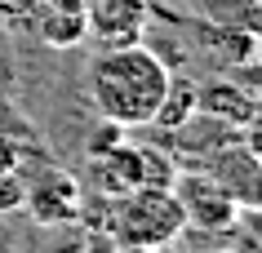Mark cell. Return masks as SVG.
Returning a JSON list of instances; mask_svg holds the SVG:
<instances>
[{
	"mask_svg": "<svg viewBox=\"0 0 262 253\" xmlns=\"http://www.w3.org/2000/svg\"><path fill=\"white\" fill-rule=\"evenodd\" d=\"M169 76L173 71L142 40L98 49V58L89 62V102L116 129H147L169 89Z\"/></svg>",
	"mask_w": 262,
	"mask_h": 253,
	"instance_id": "cell-1",
	"label": "cell"
},
{
	"mask_svg": "<svg viewBox=\"0 0 262 253\" xmlns=\"http://www.w3.org/2000/svg\"><path fill=\"white\" fill-rule=\"evenodd\" d=\"M107 226L124 249H165L187 231V218L173 187H134L111 200Z\"/></svg>",
	"mask_w": 262,
	"mask_h": 253,
	"instance_id": "cell-2",
	"label": "cell"
},
{
	"mask_svg": "<svg viewBox=\"0 0 262 253\" xmlns=\"http://www.w3.org/2000/svg\"><path fill=\"white\" fill-rule=\"evenodd\" d=\"M89 178H94V191L116 200L124 191H134V187H173L178 165H173V155L156 151V147H124V142H116V147L94 155Z\"/></svg>",
	"mask_w": 262,
	"mask_h": 253,
	"instance_id": "cell-3",
	"label": "cell"
},
{
	"mask_svg": "<svg viewBox=\"0 0 262 253\" xmlns=\"http://www.w3.org/2000/svg\"><path fill=\"white\" fill-rule=\"evenodd\" d=\"M195 169H205L213 182L227 187V196L240 209H258V200H262V160H258V147L245 142V133L231 138V142H222V147H213Z\"/></svg>",
	"mask_w": 262,
	"mask_h": 253,
	"instance_id": "cell-4",
	"label": "cell"
},
{
	"mask_svg": "<svg viewBox=\"0 0 262 253\" xmlns=\"http://www.w3.org/2000/svg\"><path fill=\"white\" fill-rule=\"evenodd\" d=\"M173 196L182 204V218L195 231H231L240 218V204L227 196V187L213 182L205 169H187L173 178Z\"/></svg>",
	"mask_w": 262,
	"mask_h": 253,
	"instance_id": "cell-5",
	"label": "cell"
},
{
	"mask_svg": "<svg viewBox=\"0 0 262 253\" xmlns=\"http://www.w3.org/2000/svg\"><path fill=\"white\" fill-rule=\"evenodd\" d=\"M84 5V40L98 49L138 44L151 27V0H80Z\"/></svg>",
	"mask_w": 262,
	"mask_h": 253,
	"instance_id": "cell-6",
	"label": "cell"
},
{
	"mask_svg": "<svg viewBox=\"0 0 262 253\" xmlns=\"http://www.w3.org/2000/svg\"><path fill=\"white\" fill-rule=\"evenodd\" d=\"M23 209H31V218L40 226H58V222H71V218H80L84 209V191L80 182L71 178L67 169H40L36 178L27 182V200H23Z\"/></svg>",
	"mask_w": 262,
	"mask_h": 253,
	"instance_id": "cell-7",
	"label": "cell"
},
{
	"mask_svg": "<svg viewBox=\"0 0 262 253\" xmlns=\"http://www.w3.org/2000/svg\"><path fill=\"white\" fill-rule=\"evenodd\" d=\"M195 111L213 116V120H222V125L245 133L249 125H258V89L253 84H235V80L195 84Z\"/></svg>",
	"mask_w": 262,
	"mask_h": 253,
	"instance_id": "cell-8",
	"label": "cell"
},
{
	"mask_svg": "<svg viewBox=\"0 0 262 253\" xmlns=\"http://www.w3.org/2000/svg\"><path fill=\"white\" fill-rule=\"evenodd\" d=\"M31 27L49 49H76L84 44V5L80 0H36Z\"/></svg>",
	"mask_w": 262,
	"mask_h": 253,
	"instance_id": "cell-9",
	"label": "cell"
},
{
	"mask_svg": "<svg viewBox=\"0 0 262 253\" xmlns=\"http://www.w3.org/2000/svg\"><path fill=\"white\" fill-rule=\"evenodd\" d=\"M205 49L213 54V62L227 67H253L258 58V31L253 27H205Z\"/></svg>",
	"mask_w": 262,
	"mask_h": 253,
	"instance_id": "cell-10",
	"label": "cell"
},
{
	"mask_svg": "<svg viewBox=\"0 0 262 253\" xmlns=\"http://www.w3.org/2000/svg\"><path fill=\"white\" fill-rule=\"evenodd\" d=\"M187 120H195V80L169 76V89H165V98H160V107H156L151 125L160 129V133H173V129H182Z\"/></svg>",
	"mask_w": 262,
	"mask_h": 253,
	"instance_id": "cell-11",
	"label": "cell"
},
{
	"mask_svg": "<svg viewBox=\"0 0 262 253\" xmlns=\"http://www.w3.org/2000/svg\"><path fill=\"white\" fill-rule=\"evenodd\" d=\"M205 27H253L258 31V0H187Z\"/></svg>",
	"mask_w": 262,
	"mask_h": 253,
	"instance_id": "cell-12",
	"label": "cell"
},
{
	"mask_svg": "<svg viewBox=\"0 0 262 253\" xmlns=\"http://www.w3.org/2000/svg\"><path fill=\"white\" fill-rule=\"evenodd\" d=\"M23 200H27V182H23V173H18V169H0V213L23 209Z\"/></svg>",
	"mask_w": 262,
	"mask_h": 253,
	"instance_id": "cell-13",
	"label": "cell"
},
{
	"mask_svg": "<svg viewBox=\"0 0 262 253\" xmlns=\"http://www.w3.org/2000/svg\"><path fill=\"white\" fill-rule=\"evenodd\" d=\"M36 0H0V18H14L9 27H31Z\"/></svg>",
	"mask_w": 262,
	"mask_h": 253,
	"instance_id": "cell-14",
	"label": "cell"
},
{
	"mask_svg": "<svg viewBox=\"0 0 262 253\" xmlns=\"http://www.w3.org/2000/svg\"><path fill=\"white\" fill-rule=\"evenodd\" d=\"M0 169H18V147H14V138H5V133H0Z\"/></svg>",
	"mask_w": 262,
	"mask_h": 253,
	"instance_id": "cell-15",
	"label": "cell"
}]
</instances>
